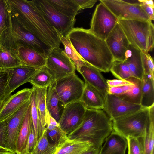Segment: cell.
<instances>
[{"label": "cell", "instance_id": "obj_42", "mask_svg": "<svg viewBox=\"0 0 154 154\" xmlns=\"http://www.w3.org/2000/svg\"><path fill=\"white\" fill-rule=\"evenodd\" d=\"M140 5L147 14L150 20L154 19V4L153 0H139Z\"/></svg>", "mask_w": 154, "mask_h": 154}, {"label": "cell", "instance_id": "obj_16", "mask_svg": "<svg viewBox=\"0 0 154 154\" xmlns=\"http://www.w3.org/2000/svg\"><path fill=\"white\" fill-rule=\"evenodd\" d=\"M105 41L114 61H124L130 44L118 22Z\"/></svg>", "mask_w": 154, "mask_h": 154}, {"label": "cell", "instance_id": "obj_25", "mask_svg": "<svg viewBox=\"0 0 154 154\" xmlns=\"http://www.w3.org/2000/svg\"><path fill=\"white\" fill-rule=\"evenodd\" d=\"M34 88L39 120V139L46 127V116L47 110L46 96L47 88H39L33 86Z\"/></svg>", "mask_w": 154, "mask_h": 154}, {"label": "cell", "instance_id": "obj_44", "mask_svg": "<svg viewBox=\"0 0 154 154\" xmlns=\"http://www.w3.org/2000/svg\"><path fill=\"white\" fill-rule=\"evenodd\" d=\"M134 85L133 84L126 85L117 87H109L108 93L119 95L131 90L134 87Z\"/></svg>", "mask_w": 154, "mask_h": 154}, {"label": "cell", "instance_id": "obj_48", "mask_svg": "<svg viewBox=\"0 0 154 154\" xmlns=\"http://www.w3.org/2000/svg\"><path fill=\"white\" fill-rule=\"evenodd\" d=\"M7 123L6 120L0 122V146L6 148L4 142V133Z\"/></svg>", "mask_w": 154, "mask_h": 154}, {"label": "cell", "instance_id": "obj_8", "mask_svg": "<svg viewBox=\"0 0 154 154\" xmlns=\"http://www.w3.org/2000/svg\"><path fill=\"white\" fill-rule=\"evenodd\" d=\"M85 87V83L75 73L55 81L56 91L65 106L80 101Z\"/></svg>", "mask_w": 154, "mask_h": 154}, {"label": "cell", "instance_id": "obj_21", "mask_svg": "<svg viewBox=\"0 0 154 154\" xmlns=\"http://www.w3.org/2000/svg\"><path fill=\"white\" fill-rule=\"evenodd\" d=\"M17 46L18 56L22 65L38 69L45 66L46 59L37 51L24 45Z\"/></svg>", "mask_w": 154, "mask_h": 154}, {"label": "cell", "instance_id": "obj_50", "mask_svg": "<svg viewBox=\"0 0 154 154\" xmlns=\"http://www.w3.org/2000/svg\"><path fill=\"white\" fill-rule=\"evenodd\" d=\"M10 152V151H9L6 148H4L0 146V152Z\"/></svg>", "mask_w": 154, "mask_h": 154}, {"label": "cell", "instance_id": "obj_15", "mask_svg": "<svg viewBox=\"0 0 154 154\" xmlns=\"http://www.w3.org/2000/svg\"><path fill=\"white\" fill-rule=\"evenodd\" d=\"M103 110L112 120L144 108L140 105L126 101L118 96L108 93L104 98Z\"/></svg>", "mask_w": 154, "mask_h": 154}, {"label": "cell", "instance_id": "obj_40", "mask_svg": "<svg viewBox=\"0 0 154 154\" xmlns=\"http://www.w3.org/2000/svg\"><path fill=\"white\" fill-rule=\"evenodd\" d=\"M128 154H145L141 137L129 136L126 138Z\"/></svg>", "mask_w": 154, "mask_h": 154}, {"label": "cell", "instance_id": "obj_2", "mask_svg": "<svg viewBox=\"0 0 154 154\" xmlns=\"http://www.w3.org/2000/svg\"><path fill=\"white\" fill-rule=\"evenodd\" d=\"M66 38L87 64L101 72L110 71L114 60L105 40L82 28H74Z\"/></svg>", "mask_w": 154, "mask_h": 154}, {"label": "cell", "instance_id": "obj_26", "mask_svg": "<svg viewBox=\"0 0 154 154\" xmlns=\"http://www.w3.org/2000/svg\"><path fill=\"white\" fill-rule=\"evenodd\" d=\"M32 124L30 105L24 118L18 136L16 145L17 154L26 153L28 139Z\"/></svg>", "mask_w": 154, "mask_h": 154}, {"label": "cell", "instance_id": "obj_33", "mask_svg": "<svg viewBox=\"0 0 154 154\" xmlns=\"http://www.w3.org/2000/svg\"><path fill=\"white\" fill-rule=\"evenodd\" d=\"M62 147L50 143L45 128L31 154H57Z\"/></svg>", "mask_w": 154, "mask_h": 154}, {"label": "cell", "instance_id": "obj_24", "mask_svg": "<svg viewBox=\"0 0 154 154\" xmlns=\"http://www.w3.org/2000/svg\"><path fill=\"white\" fill-rule=\"evenodd\" d=\"M80 101L87 109H103L104 107V99L102 96L86 82Z\"/></svg>", "mask_w": 154, "mask_h": 154}, {"label": "cell", "instance_id": "obj_7", "mask_svg": "<svg viewBox=\"0 0 154 154\" xmlns=\"http://www.w3.org/2000/svg\"><path fill=\"white\" fill-rule=\"evenodd\" d=\"M37 9L58 32L66 38L74 28L76 19L61 14L53 8L46 0H33Z\"/></svg>", "mask_w": 154, "mask_h": 154}, {"label": "cell", "instance_id": "obj_31", "mask_svg": "<svg viewBox=\"0 0 154 154\" xmlns=\"http://www.w3.org/2000/svg\"><path fill=\"white\" fill-rule=\"evenodd\" d=\"M126 80L132 83L134 85V87L130 91L117 96L129 103L140 105L142 94L141 80L133 77Z\"/></svg>", "mask_w": 154, "mask_h": 154}, {"label": "cell", "instance_id": "obj_23", "mask_svg": "<svg viewBox=\"0 0 154 154\" xmlns=\"http://www.w3.org/2000/svg\"><path fill=\"white\" fill-rule=\"evenodd\" d=\"M141 51L131 45L125 54V61L133 77L142 80L144 72L141 60Z\"/></svg>", "mask_w": 154, "mask_h": 154}, {"label": "cell", "instance_id": "obj_47", "mask_svg": "<svg viewBox=\"0 0 154 154\" xmlns=\"http://www.w3.org/2000/svg\"><path fill=\"white\" fill-rule=\"evenodd\" d=\"M79 6L80 10L93 7L97 0H73Z\"/></svg>", "mask_w": 154, "mask_h": 154}, {"label": "cell", "instance_id": "obj_49", "mask_svg": "<svg viewBox=\"0 0 154 154\" xmlns=\"http://www.w3.org/2000/svg\"><path fill=\"white\" fill-rule=\"evenodd\" d=\"M100 149L94 147L82 154H100Z\"/></svg>", "mask_w": 154, "mask_h": 154}, {"label": "cell", "instance_id": "obj_6", "mask_svg": "<svg viewBox=\"0 0 154 154\" xmlns=\"http://www.w3.org/2000/svg\"><path fill=\"white\" fill-rule=\"evenodd\" d=\"M118 20L106 6L100 2L96 6L93 14L89 30L95 36L105 40Z\"/></svg>", "mask_w": 154, "mask_h": 154}, {"label": "cell", "instance_id": "obj_46", "mask_svg": "<svg viewBox=\"0 0 154 154\" xmlns=\"http://www.w3.org/2000/svg\"><path fill=\"white\" fill-rule=\"evenodd\" d=\"M59 126L58 122L52 117L47 111L46 116V128L49 131L54 129L56 127Z\"/></svg>", "mask_w": 154, "mask_h": 154}, {"label": "cell", "instance_id": "obj_3", "mask_svg": "<svg viewBox=\"0 0 154 154\" xmlns=\"http://www.w3.org/2000/svg\"><path fill=\"white\" fill-rule=\"evenodd\" d=\"M113 131L112 121L103 110L87 109L81 124L67 136L70 140L91 141L100 149Z\"/></svg>", "mask_w": 154, "mask_h": 154}, {"label": "cell", "instance_id": "obj_14", "mask_svg": "<svg viewBox=\"0 0 154 154\" xmlns=\"http://www.w3.org/2000/svg\"><path fill=\"white\" fill-rule=\"evenodd\" d=\"M87 109L81 101L65 105L58 122L61 129L68 135L81 124Z\"/></svg>", "mask_w": 154, "mask_h": 154}, {"label": "cell", "instance_id": "obj_10", "mask_svg": "<svg viewBox=\"0 0 154 154\" xmlns=\"http://www.w3.org/2000/svg\"><path fill=\"white\" fill-rule=\"evenodd\" d=\"M45 66L54 75L56 81L75 73L76 69L72 61L60 48L52 49Z\"/></svg>", "mask_w": 154, "mask_h": 154}, {"label": "cell", "instance_id": "obj_9", "mask_svg": "<svg viewBox=\"0 0 154 154\" xmlns=\"http://www.w3.org/2000/svg\"><path fill=\"white\" fill-rule=\"evenodd\" d=\"M10 14V29L16 39L17 45H24L33 49L47 59L52 48L28 31L11 12Z\"/></svg>", "mask_w": 154, "mask_h": 154}, {"label": "cell", "instance_id": "obj_28", "mask_svg": "<svg viewBox=\"0 0 154 154\" xmlns=\"http://www.w3.org/2000/svg\"><path fill=\"white\" fill-rule=\"evenodd\" d=\"M94 147L91 141L69 139L57 154H82Z\"/></svg>", "mask_w": 154, "mask_h": 154}, {"label": "cell", "instance_id": "obj_51", "mask_svg": "<svg viewBox=\"0 0 154 154\" xmlns=\"http://www.w3.org/2000/svg\"><path fill=\"white\" fill-rule=\"evenodd\" d=\"M0 154H17L15 152H0Z\"/></svg>", "mask_w": 154, "mask_h": 154}, {"label": "cell", "instance_id": "obj_53", "mask_svg": "<svg viewBox=\"0 0 154 154\" xmlns=\"http://www.w3.org/2000/svg\"><path fill=\"white\" fill-rule=\"evenodd\" d=\"M17 154H31V153Z\"/></svg>", "mask_w": 154, "mask_h": 154}, {"label": "cell", "instance_id": "obj_39", "mask_svg": "<svg viewBox=\"0 0 154 154\" xmlns=\"http://www.w3.org/2000/svg\"><path fill=\"white\" fill-rule=\"evenodd\" d=\"M10 75L9 69L0 68V101L3 102L8 99L7 87Z\"/></svg>", "mask_w": 154, "mask_h": 154}, {"label": "cell", "instance_id": "obj_27", "mask_svg": "<svg viewBox=\"0 0 154 154\" xmlns=\"http://www.w3.org/2000/svg\"><path fill=\"white\" fill-rule=\"evenodd\" d=\"M142 94L140 105L144 108L154 105V78L144 75L141 80Z\"/></svg>", "mask_w": 154, "mask_h": 154}, {"label": "cell", "instance_id": "obj_17", "mask_svg": "<svg viewBox=\"0 0 154 154\" xmlns=\"http://www.w3.org/2000/svg\"><path fill=\"white\" fill-rule=\"evenodd\" d=\"M33 88H25L11 95L3 103L0 109V122L5 120L30 98Z\"/></svg>", "mask_w": 154, "mask_h": 154}, {"label": "cell", "instance_id": "obj_18", "mask_svg": "<svg viewBox=\"0 0 154 154\" xmlns=\"http://www.w3.org/2000/svg\"><path fill=\"white\" fill-rule=\"evenodd\" d=\"M40 69L23 65L9 69L10 75L7 87L8 98L17 88L24 84L29 82L31 78Z\"/></svg>", "mask_w": 154, "mask_h": 154}, {"label": "cell", "instance_id": "obj_5", "mask_svg": "<svg viewBox=\"0 0 154 154\" xmlns=\"http://www.w3.org/2000/svg\"><path fill=\"white\" fill-rule=\"evenodd\" d=\"M118 22L130 45L140 51H152L154 46V26L151 20H120Z\"/></svg>", "mask_w": 154, "mask_h": 154}, {"label": "cell", "instance_id": "obj_38", "mask_svg": "<svg viewBox=\"0 0 154 154\" xmlns=\"http://www.w3.org/2000/svg\"><path fill=\"white\" fill-rule=\"evenodd\" d=\"M32 88L33 91L30 97L31 114L37 144L39 140L38 116L35 91L33 86Z\"/></svg>", "mask_w": 154, "mask_h": 154}, {"label": "cell", "instance_id": "obj_22", "mask_svg": "<svg viewBox=\"0 0 154 154\" xmlns=\"http://www.w3.org/2000/svg\"><path fill=\"white\" fill-rule=\"evenodd\" d=\"M55 81L47 88L46 105L49 114L58 122L65 106L60 99L56 91Z\"/></svg>", "mask_w": 154, "mask_h": 154}, {"label": "cell", "instance_id": "obj_13", "mask_svg": "<svg viewBox=\"0 0 154 154\" xmlns=\"http://www.w3.org/2000/svg\"><path fill=\"white\" fill-rule=\"evenodd\" d=\"M30 103V98L21 107L6 120L7 124L4 133L7 149L16 153L17 139L23 121Z\"/></svg>", "mask_w": 154, "mask_h": 154}, {"label": "cell", "instance_id": "obj_36", "mask_svg": "<svg viewBox=\"0 0 154 154\" xmlns=\"http://www.w3.org/2000/svg\"><path fill=\"white\" fill-rule=\"evenodd\" d=\"M154 117L153 115L148 131L141 137L145 154H154Z\"/></svg>", "mask_w": 154, "mask_h": 154}, {"label": "cell", "instance_id": "obj_19", "mask_svg": "<svg viewBox=\"0 0 154 154\" xmlns=\"http://www.w3.org/2000/svg\"><path fill=\"white\" fill-rule=\"evenodd\" d=\"M79 72L83 77L85 82L97 90L104 99L108 94L109 87L101 72L87 63L81 67Z\"/></svg>", "mask_w": 154, "mask_h": 154}, {"label": "cell", "instance_id": "obj_30", "mask_svg": "<svg viewBox=\"0 0 154 154\" xmlns=\"http://www.w3.org/2000/svg\"><path fill=\"white\" fill-rule=\"evenodd\" d=\"M55 81L54 75L45 66L35 74L29 82L35 87L45 88H48Z\"/></svg>", "mask_w": 154, "mask_h": 154}, {"label": "cell", "instance_id": "obj_4", "mask_svg": "<svg viewBox=\"0 0 154 154\" xmlns=\"http://www.w3.org/2000/svg\"><path fill=\"white\" fill-rule=\"evenodd\" d=\"M153 106L144 108L112 120L113 131L125 138L128 137H143L148 131L152 116L154 115Z\"/></svg>", "mask_w": 154, "mask_h": 154}, {"label": "cell", "instance_id": "obj_35", "mask_svg": "<svg viewBox=\"0 0 154 154\" xmlns=\"http://www.w3.org/2000/svg\"><path fill=\"white\" fill-rule=\"evenodd\" d=\"M46 129L48 140L52 144L62 147L69 139L67 135L59 126L51 131Z\"/></svg>", "mask_w": 154, "mask_h": 154}, {"label": "cell", "instance_id": "obj_52", "mask_svg": "<svg viewBox=\"0 0 154 154\" xmlns=\"http://www.w3.org/2000/svg\"><path fill=\"white\" fill-rule=\"evenodd\" d=\"M3 102L0 101V109L3 105Z\"/></svg>", "mask_w": 154, "mask_h": 154}, {"label": "cell", "instance_id": "obj_20", "mask_svg": "<svg viewBox=\"0 0 154 154\" xmlns=\"http://www.w3.org/2000/svg\"><path fill=\"white\" fill-rule=\"evenodd\" d=\"M127 148L126 139L113 130L105 139L100 154H125Z\"/></svg>", "mask_w": 154, "mask_h": 154}, {"label": "cell", "instance_id": "obj_41", "mask_svg": "<svg viewBox=\"0 0 154 154\" xmlns=\"http://www.w3.org/2000/svg\"><path fill=\"white\" fill-rule=\"evenodd\" d=\"M141 60L144 75L154 77V66L153 58L148 52L141 51Z\"/></svg>", "mask_w": 154, "mask_h": 154}, {"label": "cell", "instance_id": "obj_45", "mask_svg": "<svg viewBox=\"0 0 154 154\" xmlns=\"http://www.w3.org/2000/svg\"><path fill=\"white\" fill-rule=\"evenodd\" d=\"M106 81L109 87H117L133 84L132 83L126 79L107 80Z\"/></svg>", "mask_w": 154, "mask_h": 154}, {"label": "cell", "instance_id": "obj_43", "mask_svg": "<svg viewBox=\"0 0 154 154\" xmlns=\"http://www.w3.org/2000/svg\"><path fill=\"white\" fill-rule=\"evenodd\" d=\"M36 144V137L33 125L31 126L28 137L26 150V153H31L33 151Z\"/></svg>", "mask_w": 154, "mask_h": 154}, {"label": "cell", "instance_id": "obj_1", "mask_svg": "<svg viewBox=\"0 0 154 154\" xmlns=\"http://www.w3.org/2000/svg\"><path fill=\"white\" fill-rule=\"evenodd\" d=\"M7 0L11 13L26 29L52 49L60 48V41L56 30L32 0Z\"/></svg>", "mask_w": 154, "mask_h": 154}, {"label": "cell", "instance_id": "obj_37", "mask_svg": "<svg viewBox=\"0 0 154 154\" xmlns=\"http://www.w3.org/2000/svg\"><path fill=\"white\" fill-rule=\"evenodd\" d=\"M11 14L7 0H0V37L6 29L11 27Z\"/></svg>", "mask_w": 154, "mask_h": 154}, {"label": "cell", "instance_id": "obj_34", "mask_svg": "<svg viewBox=\"0 0 154 154\" xmlns=\"http://www.w3.org/2000/svg\"><path fill=\"white\" fill-rule=\"evenodd\" d=\"M110 71L115 77L119 79L126 80L133 77L128 65L125 61H114Z\"/></svg>", "mask_w": 154, "mask_h": 154}, {"label": "cell", "instance_id": "obj_12", "mask_svg": "<svg viewBox=\"0 0 154 154\" xmlns=\"http://www.w3.org/2000/svg\"><path fill=\"white\" fill-rule=\"evenodd\" d=\"M118 20H150L140 5H133L122 0H100Z\"/></svg>", "mask_w": 154, "mask_h": 154}, {"label": "cell", "instance_id": "obj_32", "mask_svg": "<svg viewBox=\"0 0 154 154\" xmlns=\"http://www.w3.org/2000/svg\"><path fill=\"white\" fill-rule=\"evenodd\" d=\"M57 32L59 36L60 42L64 46V51L66 54L72 61L76 69L79 72L81 67L87 63L77 52L68 39L63 37L57 31Z\"/></svg>", "mask_w": 154, "mask_h": 154}, {"label": "cell", "instance_id": "obj_29", "mask_svg": "<svg viewBox=\"0 0 154 154\" xmlns=\"http://www.w3.org/2000/svg\"><path fill=\"white\" fill-rule=\"evenodd\" d=\"M53 8L64 15L75 19L79 11V5L73 0H46Z\"/></svg>", "mask_w": 154, "mask_h": 154}, {"label": "cell", "instance_id": "obj_11", "mask_svg": "<svg viewBox=\"0 0 154 154\" xmlns=\"http://www.w3.org/2000/svg\"><path fill=\"white\" fill-rule=\"evenodd\" d=\"M18 46L10 28L0 37V68L7 69L22 65L18 56Z\"/></svg>", "mask_w": 154, "mask_h": 154}]
</instances>
